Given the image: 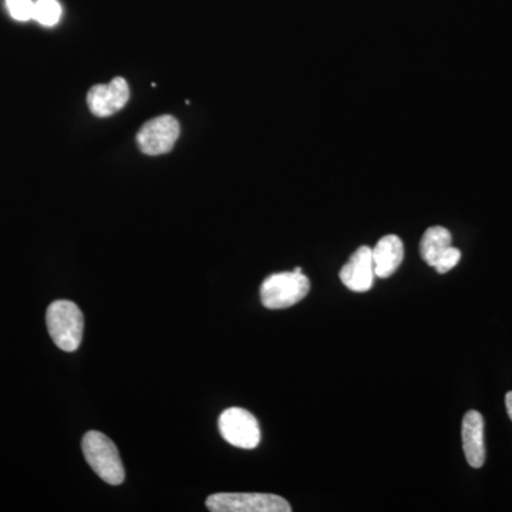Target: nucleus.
I'll return each mask as SVG.
<instances>
[{"mask_svg":"<svg viewBox=\"0 0 512 512\" xmlns=\"http://www.w3.org/2000/svg\"><path fill=\"white\" fill-rule=\"evenodd\" d=\"M84 457L94 473L110 485L123 484L126 478L123 461L116 444L100 431H89L82 441Z\"/></svg>","mask_w":512,"mask_h":512,"instance_id":"obj_1","label":"nucleus"},{"mask_svg":"<svg viewBox=\"0 0 512 512\" xmlns=\"http://www.w3.org/2000/svg\"><path fill=\"white\" fill-rule=\"evenodd\" d=\"M47 330L57 348L74 352L83 339L84 316L79 306L70 301H56L47 308Z\"/></svg>","mask_w":512,"mask_h":512,"instance_id":"obj_2","label":"nucleus"},{"mask_svg":"<svg viewBox=\"0 0 512 512\" xmlns=\"http://www.w3.org/2000/svg\"><path fill=\"white\" fill-rule=\"evenodd\" d=\"M311 289L308 276L299 272H282L265 279L261 285L262 305L268 309H286L306 298Z\"/></svg>","mask_w":512,"mask_h":512,"instance_id":"obj_3","label":"nucleus"},{"mask_svg":"<svg viewBox=\"0 0 512 512\" xmlns=\"http://www.w3.org/2000/svg\"><path fill=\"white\" fill-rule=\"evenodd\" d=\"M212 512H291V504L281 495L261 493H218L207 498Z\"/></svg>","mask_w":512,"mask_h":512,"instance_id":"obj_4","label":"nucleus"},{"mask_svg":"<svg viewBox=\"0 0 512 512\" xmlns=\"http://www.w3.org/2000/svg\"><path fill=\"white\" fill-rule=\"evenodd\" d=\"M221 436L231 446L252 450L261 443V427L254 414L241 407L225 410L218 421Z\"/></svg>","mask_w":512,"mask_h":512,"instance_id":"obj_5","label":"nucleus"},{"mask_svg":"<svg viewBox=\"0 0 512 512\" xmlns=\"http://www.w3.org/2000/svg\"><path fill=\"white\" fill-rule=\"evenodd\" d=\"M180 123L173 116H160L147 121L137 134V144L147 156L170 153L180 137Z\"/></svg>","mask_w":512,"mask_h":512,"instance_id":"obj_6","label":"nucleus"},{"mask_svg":"<svg viewBox=\"0 0 512 512\" xmlns=\"http://www.w3.org/2000/svg\"><path fill=\"white\" fill-rule=\"evenodd\" d=\"M130 99L126 80L117 77L109 84H97L87 94V104L94 116L109 117L124 109Z\"/></svg>","mask_w":512,"mask_h":512,"instance_id":"obj_7","label":"nucleus"},{"mask_svg":"<svg viewBox=\"0 0 512 512\" xmlns=\"http://www.w3.org/2000/svg\"><path fill=\"white\" fill-rule=\"evenodd\" d=\"M340 281L353 292H367L375 282L372 248L360 247L340 269Z\"/></svg>","mask_w":512,"mask_h":512,"instance_id":"obj_8","label":"nucleus"},{"mask_svg":"<svg viewBox=\"0 0 512 512\" xmlns=\"http://www.w3.org/2000/svg\"><path fill=\"white\" fill-rule=\"evenodd\" d=\"M463 448L467 463L481 468L485 463L484 419L476 410L466 413L463 420Z\"/></svg>","mask_w":512,"mask_h":512,"instance_id":"obj_9","label":"nucleus"},{"mask_svg":"<svg viewBox=\"0 0 512 512\" xmlns=\"http://www.w3.org/2000/svg\"><path fill=\"white\" fill-rule=\"evenodd\" d=\"M377 278H389L402 265L404 245L397 235H386L372 249Z\"/></svg>","mask_w":512,"mask_h":512,"instance_id":"obj_10","label":"nucleus"},{"mask_svg":"<svg viewBox=\"0 0 512 512\" xmlns=\"http://www.w3.org/2000/svg\"><path fill=\"white\" fill-rule=\"evenodd\" d=\"M453 245L450 231L444 227H431L424 232L420 241L421 258L433 268L440 255Z\"/></svg>","mask_w":512,"mask_h":512,"instance_id":"obj_11","label":"nucleus"},{"mask_svg":"<svg viewBox=\"0 0 512 512\" xmlns=\"http://www.w3.org/2000/svg\"><path fill=\"white\" fill-rule=\"evenodd\" d=\"M62 18V6L57 0H36L35 9H33V19L40 25L55 26Z\"/></svg>","mask_w":512,"mask_h":512,"instance_id":"obj_12","label":"nucleus"},{"mask_svg":"<svg viewBox=\"0 0 512 512\" xmlns=\"http://www.w3.org/2000/svg\"><path fill=\"white\" fill-rule=\"evenodd\" d=\"M6 6L10 16L19 22H28L33 19V9H35L33 0H6Z\"/></svg>","mask_w":512,"mask_h":512,"instance_id":"obj_13","label":"nucleus"},{"mask_svg":"<svg viewBox=\"0 0 512 512\" xmlns=\"http://www.w3.org/2000/svg\"><path fill=\"white\" fill-rule=\"evenodd\" d=\"M461 259L460 249L454 248L451 245L450 248H447L443 254L440 255V258L437 259L436 264H434L433 268L436 269L439 274H447L451 269L456 268L458 262Z\"/></svg>","mask_w":512,"mask_h":512,"instance_id":"obj_14","label":"nucleus"},{"mask_svg":"<svg viewBox=\"0 0 512 512\" xmlns=\"http://www.w3.org/2000/svg\"><path fill=\"white\" fill-rule=\"evenodd\" d=\"M505 407H507L508 416L512 420V392H508L505 396Z\"/></svg>","mask_w":512,"mask_h":512,"instance_id":"obj_15","label":"nucleus"}]
</instances>
